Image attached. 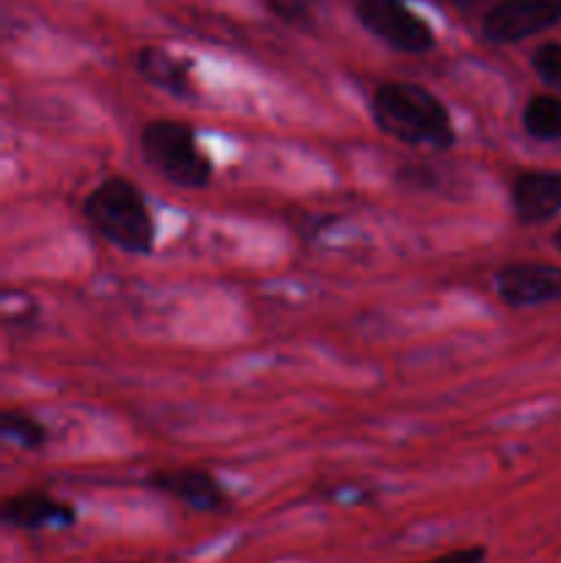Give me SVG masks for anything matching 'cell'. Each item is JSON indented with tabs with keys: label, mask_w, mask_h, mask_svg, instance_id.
<instances>
[{
	"label": "cell",
	"mask_w": 561,
	"mask_h": 563,
	"mask_svg": "<svg viewBox=\"0 0 561 563\" xmlns=\"http://www.w3.org/2000/svg\"><path fill=\"white\" fill-rule=\"evenodd\" d=\"M487 561V550L482 544H473V548H460V550H449L443 555H435V559L421 561V563H484Z\"/></svg>",
	"instance_id": "14"
},
{
	"label": "cell",
	"mask_w": 561,
	"mask_h": 563,
	"mask_svg": "<svg viewBox=\"0 0 561 563\" xmlns=\"http://www.w3.org/2000/svg\"><path fill=\"white\" fill-rule=\"evenodd\" d=\"M82 218L94 231L130 256H148L157 240V223L141 187L124 176H108L82 201Z\"/></svg>",
	"instance_id": "2"
},
{
	"label": "cell",
	"mask_w": 561,
	"mask_h": 563,
	"mask_svg": "<svg viewBox=\"0 0 561 563\" xmlns=\"http://www.w3.org/2000/svg\"><path fill=\"white\" fill-rule=\"evenodd\" d=\"M561 20V0H504L484 16V36L495 44H515L542 33Z\"/></svg>",
	"instance_id": "7"
},
{
	"label": "cell",
	"mask_w": 561,
	"mask_h": 563,
	"mask_svg": "<svg viewBox=\"0 0 561 563\" xmlns=\"http://www.w3.org/2000/svg\"><path fill=\"white\" fill-rule=\"evenodd\" d=\"M522 130L534 141H561V99L553 93H537L522 108Z\"/></svg>",
	"instance_id": "11"
},
{
	"label": "cell",
	"mask_w": 561,
	"mask_h": 563,
	"mask_svg": "<svg viewBox=\"0 0 561 563\" xmlns=\"http://www.w3.org/2000/svg\"><path fill=\"white\" fill-rule=\"evenodd\" d=\"M372 119L383 135L407 146L446 152L457 143L446 104L418 82H383L372 97Z\"/></svg>",
	"instance_id": "1"
},
{
	"label": "cell",
	"mask_w": 561,
	"mask_h": 563,
	"mask_svg": "<svg viewBox=\"0 0 561 563\" xmlns=\"http://www.w3.org/2000/svg\"><path fill=\"white\" fill-rule=\"evenodd\" d=\"M534 71L542 77V82H548L550 88L561 91V44L548 42V44H539L534 49Z\"/></svg>",
	"instance_id": "13"
},
{
	"label": "cell",
	"mask_w": 561,
	"mask_h": 563,
	"mask_svg": "<svg viewBox=\"0 0 561 563\" xmlns=\"http://www.w3.org/2000/svg\"><path fill=\"white\" fill-rule=\"evenodd\" d=\"M512 209L526 225L561 214V170H526L512 185Z\"/></svg>",
	"instance_id": "9"
},
{
	"label": "cell",
	"mask_w": 561,
	"mask_h": 563,
	"mask_svg": "<svg viewBox=\"0 0 561 563\" xmlns=\"http://www.w3.org/2000/svg\"><path fill=\"white\" fill-rule=\"evenodd\" d=\"M143 163L165 181L185 190H201L212 181V159L198 146L196 130L185 121L154 119L141 130Z\"/></svg>",
	"instance_id": "3"
},
{
	"label": "cell",
	"mask_w": 561,
	"mask_h": 563,
	"mask_svg": "<svg viewBox=\"0 0 561 563\" xmlns=\"http://www.w3.org/2000/svg\"><path fill=\"white\" fill-rule=\"evenodd\" d=\"M154 493H163L201 515H226L231 511L229 489L220 484L218 476H212L204 467H165L154 471L146 478Z\"/></svg>",
	"instance_id": "6"
},
{
	"label": "cell",
	"mask_w": 561,
	"mask_h": 563,
	"mask_svg": "<svg viewBox=\"0 0 561 563\" xmlns=\"http://www.w3.org/2000/svg\"><path fill=\"white\" fill-rule=\"evenodd\" d=\"M358 16L374 36L402 53L421 55L435 47L432 27L407 9L405 0H361Z\"/></svg>",
	"instance_id": "4"
},
{
	"label": "cell",
	"mask_w": 561,
	"mask_h": 563,
	"mask_svg": "<svg viewBox=\"0 0 561 563\" xmlns=\"http://www.w3.org/2000/svg\"><path fill=\"white\" fill-rule=\"evenodd\" d=\"M138 69H141L143 80L152 82L160 91L170 93L176 99H193L196 97V86H193L190 66L170 55L163 47H143L138 55Z\"/></svg>",
	"instance_id": "10"
},
{
	"label": "cell",
	"mask_w": 561,
	"mask_h": 563,
	"mask_svg": "<svg viewBox=\"0 0 561 563\" xmlns=\"http://www.w3.org/2000/svg\"><path fill=\"white\" fill-rule=\"evenodd\" d=\"M77 520L75 506L53 498L47 493H16L0 498V526L16 531H47V528H72Z\"/></svg>",
	"instance_id": "8"
},
{
	"label": "cell",
	"mask_w": 561,
	"mask_h": 563,
	"mask_svg": "<svg viewBox=\"0 0 561 563\" xmlns=\"http://www.w3.org/2000/svg\"><path fill=\"white\" fill-rule=\"evenodd\" d=\"M495 295L509 308H542L561 302V267L544 262H512L495 273Z\"/></svg>",
	"instance_id": "5"
},
{
	"label": "cell",
	"mask_w": 561,
	"mask_h": 563,
	"mask_svg": "<svg viewBox=\"0 0 561 563\" xmlns=\"http://www.w3.org/2000/svg\"><path fill=\"white\" fill-rule=\"evenodd\" d=\"M553 247L561 253V229L553 234Z\"/></svg>",
	"instance_id": "17"
},
{
	"label": "cell",
	"mask_w": 561,
	"mask_h": 563,
	"mask_svg": "<svg viewBox=\"0 0 561 563\" xmlns=\"http://www.w3.org/2000/svg\"><path fill=\"white\" fill-rule=\"evenodd\" d=\"M267 3L275 14L286 16V20H302L306 16V3L302 0H267Z\"/></svg>",
	"instance_id": "15"
},
{
	"label": "cell",
	"mask_w": 561,
	"mask_h": 563,
	"mask_svg": "<svg viewBox=\"0 0 561 563\" xmlns=\"http://www.w3.org/2000/svg\"><path fill=\"white\" fill-rule=\"evenodd\" d=\"M443 3H451V5H460V9H465V5H471L473 0H443Z\"/></svg>",
	"instance_id": "16"
},
{
	"label": "cell",
	"mask_w": 561,
	"mask_h": 563,
	"mask_svg": "<svg viewBox=\"0 0 561 563\" xmlns=\"http://www.w3.org/2000/svg\"><path fill=\"white\" fill-rule=\"evenodd\" d=\"M0 443H11L16 449L36 451L47 443V429L36 418L25 412L0 410Z\"/></svg>",
	"instance_id": "12"
}]
</instances>
